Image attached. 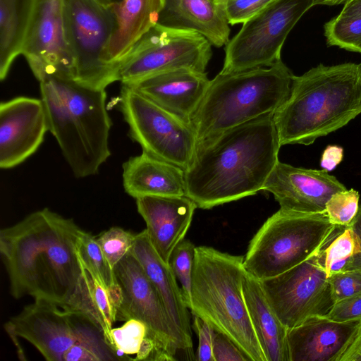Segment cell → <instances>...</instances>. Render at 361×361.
Segmentation results:
<instances>
[{
	"mask_svg": "<svg viewBox=\"0 0 361 361\" xmlns=\"http://www.w3.org/2000/svg\"><path fill=\"white\" fill-rule=\"evenodd\" d=\"M81 228L72 219L44 208L0 231V254L10 293L63 307L81 274L77 243Z\"/></svg>",
	"mask_w": 361,
	"mask_h": 361,
	"instance_id": "obj_1",
	"label": "cell"
},
{
	"mask_svg": "<svg viewBox=\"0 0 361 361\" xmlns=\"http://www.w3.org/2000/svg\"><path fill=\"white\" fill-rule=\"evenodd\" d=\"M281 147L274 114L199 142L185 171V195L209 209L255 195L279 161Z\"/></svg>",
	"mask_w": 361,
	"mask_h": 361,
	"instance_id": "obj_2",
	"label": "cell"
},
{
	"mask_svg": "<svg viewBox=\"0 0 361 361\" xmlns=\"http://www.w3.org/2000/svg\"><path fill=\"white\" fill-rule=\"evenodd\" d=\"M361 113V63L319 64L293 75L290 94L274 112L281 145L312 144Z\"/></svg>",
	"mask_w": 361,
	"mask_h": 361,
	"instance_id": "obj_3",
	"label": "cell"
},
{
	"mask_svg": "<svg viewBox=\"0 0 361 361\" xmlns=\"http://www.w3.org/2000/svg\"><path fill=\"white\" fill-rule=\"evenodd\" d=\"M49 131L78 178L96 175L111 156L105 90L54 77L39 81Z\"/></svg>",
	"mask_w": 361,
	"mask_h": 361,
	"instance_id": "obj_4",
	"label": "cell"
},
{
	"mask_svg": "<svg viewBox=\"0 0 361 361\" xmlns=\"http://www.w3.org/2000/svg\"><path fill=\"white\" fill-rule=\"evenodd\" d=\"M243 261L244 256L196 247L190 310L231 339L250 361H267L243 293Z\"/></svg>",
	"mask_w": 361,
	"mask_h": 361,
	"instance_id": "obj_5",
	"label": "cell"
},
{
	"mask_svg": "<svg viewBox=\"0 0 361 361\" xmlns=\"http://www.w3.org/2000/svg\"><path fill=\"white\" fill-rule=\"evenodd\" d=\"M293 74L279 60L267 68L219 73L212 80L191 124L197 144L274 112L288 98Z\"/></svg>",
	"mask_w": 361,
	"mask_h": 361,
	"instance_id": "obj_6",
	"label": "cell"
},
{
	"mask_svg": "<svg viewBox=\"0 0 361 361\" xmlns=\"http://www.w3.org/2000/svg\"><path fill=\"white\" fill-rule=\"evenodd\" d=\"M334 226L326 212L302 214L279 209L250 240L244 267L259 281L281 274L314 255Z\"/></svg>",
	"mask_w": 361,
	"mask_h": 361,
	"instance_id": "obj_7",
	"label": "cell"
},
{
	"mask_svg": "<svg viewBox=\"0 0 361 361\" xmlns=\"http://www.w3.org/2000/svg\"><path fill=\"white\" fill-rule=\"evenodd\" d=\"M64 16L75 59L74 80L101 90L119 81V66L107 55L116 23L111 6L97 0H64Z\"/></svg>",
	"mask_w": 361,
	"mask_h": 361,
	"instance_id": "obj_8",
	"label": "cell"
},
{
	"mask_svg": "<svg viewBox=\"0 0 361 361\" xmlns=\"http://www.w3.org/2000/svg\"><path fill=\"white\" fill-rule=\"evenodd\" d=\"M118 109L129 135L142 151L185 171L197 146L192 124L161 108L130 87L122 85Z\"/></svg>",
	"mask_w": 361,
	"mask_h": 361,
	"instance_id": "obj_9",
	"label": "cell"
},
{
	"mask_svg": "<svg viewBox=\"0 0 361 361\" xmlns=\"http://www.w3.org/2000/svg\"><path fill=\"white\" fill-rule=\"evenodd\" d=\"M315 0H275L243 23L226 44L221 73L269 67L281 60V51L290 30Z\"/></svg>",
	"mask_w": 361,
	"mask_h": 361,
	"instance_id": "obj_10",
	"label": "cell"
},
{
	"mask_svg": "<svg viewBox=\"0 0 361 361\" xmlns=\"http://www.w3.org/2000/svg\"><path fill=\"white\" fill-rule=\"evenodd\" d=\"M212 44L189 30L156 24L132 47L119 63V81L128 85L148 76L177 69L205 72Z\"/></svg>",
	"mask_w": 361,
	"mask_h": 361,
	"instance_id": "obj_11",
	"label": "cell"
},
{
	"mask_svg": "<svg viewBox=\"0 0 361 361\" xmlns=\"http://www.w3.org/2000/svg\"><path fill=\"white\" fill-rule=\"evenodd\" d=\"M4 328L13 341L25 340L48 361H63L75 343L104 337L80 314L41 300L11 317Z\"/></svg>",
	"mask_w": 361,
	"mask_h": 361,
	"instance_id": "obj_12",
	"label": "cell"
},
{
	"mask_svg": "<svg viewBox=\"0 0 361 361\" xmlns=\"http://www.w3.org/2000/svg\"><path fill=\"white\" fill-rule=\"evenodd\" d=\"M282 324L293 328L314 317H325L336 301L329 278L314 255L276 276L260 281Z\"/></svg>",
	"mask_w": 361,
	"mask_h": 361,
	"instance_id": "obj_13",
	"label": "cell"
},
{
	"mask_svg": "<svg viewBox=\"0 0 361 361\" xmlns=\"http://www.w3.org/2000/svg\"><path fill=\"white\" fill-rule=\"evenodd\" d=\"M121 291L117 321L135 319L147 328L159 350L169 360H177L182 353L178 332L171 322L155 287L137 258L130 251L114 267Z\"/></svg>",
	"mask_w": 361,
	"mask_h": 361,
	"instance_id": "obj_14",
	"label": "cell"
},
{
	"mask_svg": "<svg viewBox=\"0 0 361 361\" xmlns=\"http://www.w3.org/2000/svg\"><path fill=\"white\" fill-rule=\"evenodd\" d=\"M22 55L38 80H75V59L65 25L64 0H37Z\"/></svg>",
	"mask_w": 361,
	"mask_h": 361,
	"instance_id": "obj_15",
	"label": "cell"
},
{
	"mask_svg": "<svg viewBox=\"0 0 361 361\" xmlns=\"http://www.w3.org/2000/svg\"><path fill=\"white\" fill-rule=\"evenodd\" d=\"M49 131L42 99L20 96L0 104V167L13 168L38 149Z\"/></svg>",
	"mask_w": 361,
	"mask_h": 361,
	"instance_id": "obj_16",
	"label": "cell"
},
{
	"mask_svg": "<svg viewBox=\"0 0 361 361\" xmlns=\"http://www.w3.org/2000/svg\"><path fill=\"white\" fill-rule=\"evenodd\" d=\"M346 189L324 169L295 167L279 161L262 190L271 193L281 209L317 214L326 212V204L332 195Z\"/></svg>",
	"mask_w": 361,
	"mask_h": 361,
	"instance_id": "obj_17",
	"label": "cell"
},
{
	"mask_svg": "<svg viewBox=\"0 0 361 361\" xmlns=\"http://www.w3.org/2000/svg\"><path fill=\"white\" fill-rule=\"evenodd\" d=\"M209 82L205 72L182 68L154 74L125 85L191 124Z\"/></svg>",
	"mask_w": 361,
	"mask_h": 361,
	"instance_id": "obj_18",
	"label": "cell"
},
{
	"mask_svg": "<svg viewBox=\"0 0 361 361\" xmlns=\"http://www.w3.org/2000/svg\"><path fill=\"white\" fill-rule=\"evenodd\" d=\"M135 200L150 243L169 264L173 250L184 240L190 226L197 205L186 195L145 196Z\"/></svg>",
	"mask_w": 361,
	"mask_h": 361,
	"instance_id": "obj_19",
	"label": "cell"
},
{
	"mask_svg": "<svg viewBox=\"0 0 361 361\" xmlns=\"http://www.w3.org/2000/svg\"><path fill=\"white\" fill-rule=\"evenodd\" d=\"M130 252L139 261L161 297L178 332L182 353L188 359L195 360L189 309L169 264L166 263L154 249L145 229L135 235Z\"/></svg>",
	"mask_w": 361,
	"mask_h": 361,
	"instance_id": "obj_20",
	"label": "cell"
},
{
	"mask_svg": "<svg viewBox=\"0 0 361 361\" xmlns=\"http://www.w3.org/2000/svg\"><path fill=\"white\" fill-rule=\"evenodd\" d=\"M360 322L314 317L288 329L290 361H337Z\"/></svg>",
	"mask_w": 361,
	"mask_h": 361,
	"instance_id": "obj_21",
	"label": "cell"
},
{
	"mask_svg": "<svg viewBox=\"0 0 361 361\" xmlns=\"http://www.w3.org/2000/svg\"><path fill=\"white\" fill-rule=\"evenodd\" d=\"M157 24L197 32L217 47L229 41L224 4L217 0H164Z\"/></svg>",
	"mask_w": 361,
	"mask_h": 361,
	"instance_id": "obj_22",
	"label": "cell"
},
{
	"mask_svg": "<svg viewBox=\"0 0 361 361\" xmlns=\"http://www.w3.org/2000/svg\"><path fill=\"white\" fill-rule=\"evenodd\" d=\"M125 192L137 199L145 196L185 195V171L142 151L123 164Z\"/></svg>",
	"mask_w": 361,
	"mask_h": 361,
	"instance_id": "obj_23",
	"label": "cell"
},
{
	"mask_svg": "<svg viewBox=\"0 0 361 361\" xmlns=\"http://www.w3.org/2000/svg\"><path fill=\"white\" fill-rule=\"evenodd\" d=\"M78 258L81 274L73 293L62 307L86 318L103 334L106 341L113 349L111 331L116 322L117 311L121 302V288L118 283L106 287L97 275Z\"/></svg>",
	"mask_w": 361,
	"mask_h": 361,
	"instance_id": "obj_24",
	"label": "cell"
},
{
	"mask_svg": "<svg viewBox=\"0 0 361 361\" xmlns=\"http://www.w3.org/2000/svg\"><path fill=\"white\" fill-rule=\"evenodd\" d=\"M243 293L250 319L267 361H290L288 329L267 300L260 281L247 273Z\"/></svg>",
	"mask_w": 361,
	"mask_h": 361,
	"instance_id": "obj_25",
	"label": "cell"
},
{
	"mask_svg": "<svg viewBox=\"0 0 361 361\" xmlns=\"http://www.w3.org/2000/svg\"><path fill=\"white\" fill-rule=\"evenodd\" d=\"M164 0H122L111 6L115 29L108 48V60L119 66L132 47L157 23Z\"/></svg>",
	"mask_w": 361,
	"mask_h": 361,
	"instance_id": "obj_26",
	"label": "cell"
},
{
	"mask_svg": "<svg viewBox=\"0 0 361 361\" xmlns=\"http://www.w3.org/2000/svg\"><path fill=\"white\" fill-rule=\"evenodd\" d=\"M37 0H0V79L22 54Z\"/></svg>",
	"mask_w": 361,
	"mask_h": 361,
	"instance_id": "obj_27",
	"label": "cell"
},
{
	"mask_svg": "<svg viewBox=\"0 0 361 361\" xmlns=\"http://www.w3.org/2000/svg\"><path fill=\"white\" fill-rule=\"evenodd\" d=\"M360 251L358 238L350 225H334L314 257L317 264L329 277L350 270Z\"/></svg>",
	"mask_w": 361,
	"mask_h": 361,
	"instance_id": "obj_28",
	"label": "cell"
},
{
	"mask_svg": "<svg viewBox=\"0 0 361 361\" xmlns=\"http://www.w3.org/2000/svg\"><path fill=\"white\" fill-rule=\"evenodd\" d=\"M324 30L329 46L357 52L361 45V16L338 14L325 23Z\"/></svg>",
	"mask_w": 361,
	"mask_h": 361,
	"instance_id": "obj_29",
	"label": "cell"
},
{
	"mask_svg": "<svg viewBox=\"0 0 361 361\" xmlns=\"http://www.w3.org/2000/svg\"><path fill=\"white\" fill-rule=\"evenodd\" d=\"M76 250L78 257L106 287L109 288L117 283L114 269L104 256L95 236L81 230Z\"/></svg>",
	"mask_w": 361,
	"mask_h": 361,
	"instance_id": "obj_30",
	"label": "cell"
},
{
	"mask_svg": "<svg viewBox=\"0 0 361 361\" xmlns=\"http://www.w3.org/2000/svg\"><path fill=\"white\" fill-rule=\"evenodd\" d=\"M195 245L189 240H183L173 250L169 265L181 286L185 302L190 310L192 269L195 252Z\"/></svg>",
	"mask_w": 361,
	"mask_h": 361,
	"instance_id": "obj_31",
	"label": "cell"
},
{
	"mask_svg": "<svg viewBox=\"0 0 361 361\" xmlns=\"http://www.w3.org/2000/svg\"><path fill=\"white\" fill-rule=\"evenodd\" d=\"M147 334L145 324L135 319H130L123 326L113 328L111 331V345L117 357L136 355Z\"/></svg>",
	"mask_w": 361,
	"mask_h": 361,
	"instance_id": "obj_32",
	"label": "cell"
},
{
	"mask_svg": "<svg viewBox=\"0 0 361 361\" xmlns=\"http://www.w3.org/2000/svg\"><path fill=\"white\" fill-rule=\"evenodd\" d=\"M359 192L344 190L332 195L326 204V212L334 225H350L359 209Z\"/></svg>",
	"mask_w": 361,
	"mask_h": 361,
	"instance_id": "obj_33",
	"label": "cell"
},
{
	"mask_svg": "<svg viewBox=\"0 0 361 361\" xmlns=\"http://www.w3.org/2000/svg\"><path fill=\"white\" fill-rule=\"evenodd\" d=\"M135 235L122 228L114 226L97 238L104 256L113 269L130 251Z\"/></svg>",
	"mask_w": 361,
	"mask_h": 361,
	"instance_id": "obj_34",
	"label": "cell"
},
{
	"mask_svg": "<svg viewBox=\"0 0 361 361\" xmlns=\"http://www.w3.org/2000/svg\"><path fill=\"white\" fill-rule=\"evenodd\" d=\"M275 0H227L224 3L229 24L244 23Z\"/></svg>",
	"mask_w": 361,
	"mask_h": 361,
	"instance_id": "obj_35",
	"label": "cell"
},
{
	"mask_svg": "<svg viewBox=\"0 0 361 361\" xmlns=\"http://www.w3.org/2000/svg\"><path fill=\"white\" fill-rule=\"evenodd\" d=\"M329 278L336 302L361 293V270H347Z\"/></svg>",
	"mask_w": 361,
	"mask_h": 361,
	"instance_id": "obj_36",
	"label": "cell"
},
{
	"mask_svg": "<svg viewBox=\"0 0 361 361\" xmlns=\"http://www.w3.org/2000/svg\"><path fill=\"white\" fill-rule=\"evenodd\" d=\"M193 327L198 337V346L195 360L197 361H214L213 343L215 329L205 320L193 315Z\"/></svg>",
	"mask_w": 361,
	"mask_h": 361,
	"instance_id": "obj_37",
	"label": "cell"
},
{
	"mask_svg": "<svg viewBox=\"0 0 361 361\" xmlns=\"http://www.w3.org/2000/svg\"><path fill=\"white\" fill-rule=\"evenodd\" d=\"M325 317L339 322L361 320V293L337 301Z\"/></svg>",
	"mask_w": 361,
	"mask_h": 361,
	"instance_id": "obj_38",
	"label": "cell"
},
{
	"mask_svg": "<svg viewBox=\"0 0 361 361\" xmlns=\"http://www.w3.org/2000/svg\"><path fill=\"white\" fill-rule=\"evenodd\" d=\"M213 356L214 361H250L231 339L218 331L214 338Z\"/></svg>",
	"mask_w": 361,
	"mask_h": 361,
	"instance_id": "obj_39",
	"label": "cell"
},
{
	"mask_svg": "<svg viewBox=\"0 0 361 361\" xmlns=\"http://www.w3.org/2000/svg\"><path fill=\"white\" fill-rule=\"evenodd\" d=\"M343 157V149L338 145H329L324 149L320 161L322 169L329 172L338 165Z\"/></svg>",
	"mask_w": 361,
	"mask_h": 361,
	"instance_id": "obj_40",
	"label": "cell"
},
{
	"mask_svg": "<svg viewBox=\"0 0 361 361\" xmlns=\"http://www.w3.org/2000/svg\"><path fill=\"white\" fill-rule=\"evenodd\" d=\"M337 361H361V322Z\"/></svg>",
	"mask_w": 361,
	"mask_h": 361,
	"instance_id": "obj_41",
	"label": "cell"
},
{
	"mask_svg": "<svg viewBox=\"0 0 361 361\" xmlns=\"http://www.w3.org/2000/svg\"><path fill=\"white\" fill-rule=\"evenodd\" d=\"M350 225L357 235L360 246V251L355 257L350 269L361 270V204L357 215Z\"/></svg>",
	"mask_w": 361,
	"mask_h": 361,
	"instance_id": "obj_42",
	"label": "cell"
},
{
	"mask_svg": "<svg viewBox=\"0 0 361 361\" xmlns=\"http://www.w3.org/2000/svg\"><path fill=\"white\" fill-rule=\"evenodd\" d=\"M340 15L343 16H361V0H350L345 3Z\"/></svg>",
	"mask_w": 361,
	"mask_h": 361,
	"instance_id": "obj_43",
	"label": "cell"
},
{
	"mask_svg": "<svg viewBox=\"0 0 361 361\" xmlns=\"http://www.w3.org/2000/svg\"><path fill=\"white\" fill-rule=\"evenodd\" d=\"M350 0H317L315 3L317 5L335 6L338 4H344Z\"/></svg>",
	"mask_w": 361,
	"mask_h": 361,
	"instance_id": "obj_44",
	"label": "cell"
},
{
	"mask_svg": "<svg viewBox=\"0 0 361 361\" xmlns=\"http://www.w3.org/2000/svg\"><path fill=\"white\" fill-rule=\"evenodd\" d=\"M106 5H113L114 4L118 3L122 0H97Z\"/></svg>",
	"mask_w": 361,
	"mask_h": 361,
	"instance_id": "obj_45",
	"label": "cell"
},
{
	"mask_svg": "<svg viewBox=\"0 0 361 361\" xmlns=\"http://www.w3.org/2000/svg\"><path fill=\"white\" fill-rule=\"evenodd\" d=\"M219 2L221 3V4H224L227 1V0H217Z\"/></svg>",
	"mask_w": 361,
	"mask_h": 361,
	"instance_id": "obj_46",
	"label": "cell"
},
{
	"mask_svg": "<svg viewBox=\"0 0 361 361\" xmlns=\"http://www.w3.org/2000/svg\"><path fill=\"white\" fill-rule=\"evenodd\" d=\"M357 52L361 54V45L358 47Z\"/></svg>",
	"mask_w": 361,
	"mask_h": 361,
	"instance_id": "obj_47",
	"label": "cell"
},
{
	"mask_svg": "<svg viewBox=\"0 0 361 361\" xmlns=\"http://www.w3.org/2000/svg\"><path fill=\"white\" fill-rule=\"evenodd\" d=\"M317 1V0H315V3H316V1Z\"/></svg>",
	"mask_w": 361,
	"mask_h": 361,
	"instance_id": "obj_48",
	"label": "cell"
}]
</instances>
